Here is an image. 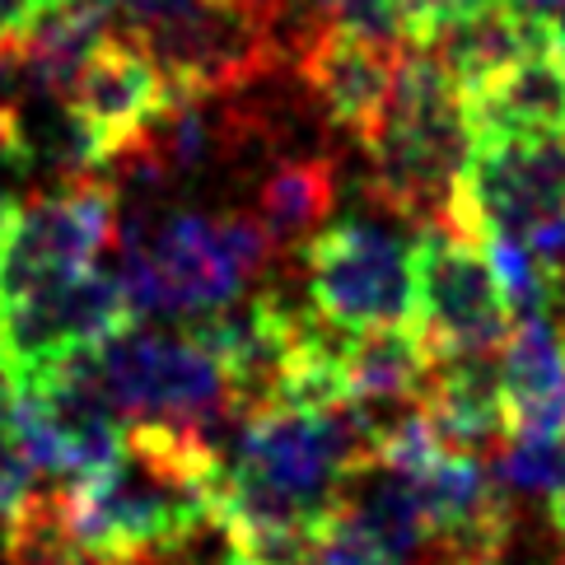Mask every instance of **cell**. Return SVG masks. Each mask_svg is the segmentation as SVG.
Segmentation results:
<instances>
[{"instance_id":"e0dca14e","label":"cell","mask_w":565,"mask_h":565,"mask_svg":"<svg viewBox=\"0 0 565 565\" xmlns=\"http://www.w3.org/2000/svg\"><path fill=\"white\" fill-rule=\"evenodd\" d=\"M108 43V14L89 10H43L19 47L24 62V89L43 98H71L79 75L94 62V52Z\"/></svg>"},{"instance_id":"d4e9b609","label":"cell","mask_w":565,"mask_h":565,"mask_svg":"<svg viewBox=\"0 0 565 565\" xmlns=\"http://www.w3.org/2000/svg\"><path fill=\"white\" fill-rule=\"evenodd\" d=\"M43 10H89V14H117L122 0H43Z\"/></svg>"},{"instance_id":"4316f807","label":"cell","mask_w":565,"mask_h":565,"mask_svg":"<svg viewBox=\"0 0 565 565\" xmlns=\"http://www.w3.org/2000/svg\"><path fill=\"white\" fill-rule=\"evenodd\" d=\"M504 6H514L519 14H533V19H542V24H547V19L565 6V0H504Z\"/></svg>"},{"instance_id":"6da1fadb","label":"cell","mask_w":565,"mask_h":565,"mask_svg":"<svg viewBox=\"0 0 565 565\" xmlns=\"http://www.w3.org/2000/svg\"><path fill=\"white\" fill-rule=\"evenodd\" d=\"M225 449L188 430L127 426L122 462L85 491H66L75 533L108 565H154L215 523Z\"/></svg>"},{"instance_id":"277c9868","label":"cell","mask_w":565,"mask_h":565,"mask_svg":"<svg viewBox=\"0 0 565 565\" xmlns=\"http://www.w3.org/2000/svg\"><path fill=\"white\" fill-rule=\"evenodd\" d=\"M89 365L122 426L188 430L220 449H225V430H238L230 374L192 332L127 328L108 347L89 351Z\"/></svg>"},{"instance_id":"f1b7e54d","label":"cell","mask_w":565,"mask_h":565,"mask_svg":"<svg viewBox=\"0 0 565 565\" xmlns=\"http://www.w3.org/2000/svg\"><path fill=\"white\" fill-rule=\"evenodd\" d=\"M220 565H271V561H253V556H244V552H234V547H230V556L220 561Z\"/></svg>"},{"instance_id":"484cf974","label":"cell","mask_w":565,"mask_h":565,"mask_svg":"<svg viewBox=\"0 0 565 565\" xmlns=\"http://www.w3.org/2000/svg\"><path fill=\"white\" fill-rule=\"evenodd\" d=\"M10 169H19V164H0V230H6V225H10V215L19 211L14 188H10Z\"/></svg>"},{"instance_id":"8fae6325","label":"cell","mask_w":565,"mask_h":565,"mask_svg":"<svg viewBox=\"0 0 565 565\" xmlns=\"http://www.w3.org/2000/svg\"><path fill=\"white\" fill-rule=\"evenodd\" d=\"M504 439H565V332L556 318H519L500 347Z\"/></svg>"},{"instance_id":"603a6c76","label":"cell","mask_w":565,"mask_h":565,"mask_svg":"<svg viewBox=\"0 0 565 565\" xmlns=\"http://www.w3.org/2000/svg\"><path fill=\"white\" fill-rule=\"evenodd\" d=\"M19 94H24V62L19 52H0V113L14 108Z\"/></svg>"},{"instance_id":"4fadbf2b","label":"cell","mask_w":565,"mask_h":565,"mask_svg":"<svg viewBox=\"0 0 565 565\" xmlns=\"http://www.w3.org/2000/svg\"><path fill=\"white\" fill-rule=\"evenodd\" d=\"M435 370L430 347L416 328H383V332H347L337 351V383L347 407L397 412L426 397Z\"/></svg>"},{"instance_id":"5b68a950","label":"cell","mask_w":565,"mask_h":565,"mask_svg":"<svg viewBox=\"0 0 565 565\" xmlns=\"http://www.w3.org/2000/svg\"><path fill=\"white\" fill-rule=\"evenodd\" d=\"M309 309L341 332L416 328V244L370 220H332L305 248Z\"/></svg>"},{"instance_id":"8992f818","label":"cell","mask_w":565,"mask_h":565,"mask_svg":"<svg viewBox=\"0 0 565 565\" xmlns=\"http://www.w3.org/2000/svg\"><path fill=\"white\" fill-rule=\"evenodd\" d=\"M117 188L104 178H71L24 201L0 230V309L52 280L94 271V262L117 248Z\"/></svg>"},{"instance_id":"7402d4cb","label":"cell","mask_w":565,"mask_h":565,"mask_svg":"<svg viewBox=\"0 0 565 565\" xmlns=\"http://www.w3.org/2000/svg\"><path fill=\"white\" fill-rule=\"evenodd\" d=\"M43 14V0H0V52H19Z\"/></svg>"},{"instance_id":"9c48e42d","label":"cell","mask_w":565,"mask_h":565,"mask_svg":"<svg viewBox=\"0 0 565 565\" xmlns=\"http://www.w3.org/2000/svg\"><path fill=\"white\" fill-rule=\"evenodd\" d=\"M402 52L407 47H383L360 33L322 24L295 52V75L305 85V94L318 104V113L341 136H351L360 150H370V140L383 127V113L393 104Z\"/></svg>"},{"instance_id":"ac0fdd59","label":"cell","mask_w":565,"mask_h":565,"mask_svg":"<svg viewBox=\"0 0 565 565\" xmlns=\"http://www.w3.org/2000/svg\"><path fill=\"white\" fill-rule=\"evenodd\" d=\"M6 565H108L85 537L75 533L66 491L47 487L33 491L10 523H6Z\"/></svg>"},{"instance_id":"ba28073f","label":"cell","mask_w":565,"mask_h":565,"mask_svg":"<svg viewBox=\"0 0 565 565\" xmlns=\"http://www.w3.org/2000/svg\"><path fill=\"white\" fill-rule=\"evenodd\" d=\"M514 318L477 238L449 230L416 234V332L435 360L500 351Z\"/></svg>"},{"instance_id":"3957f363","label":"cell","mask_w":565,"mask_h":565,"mask_svg":"<svg viewBox=\"0 0 565 565\" xmlns=\"http://www.w3.org/2000/svg\"><path fill=\"white\" fill-rule=\"evenodd\" d=\"M472 150L477 140L454 79L426 47H407L397 62L393 104L365 150L374 169L370 196L416 230L462 234L458 192L468 178Z\"/></svg>"},{"instance_id":"30bf717a","label":"cell","mask_w":565,"mask_h":565,"mask_svg":"<svg viewBox=\"0 0 565 565\" xmlns=\"http://www.w3.org/2000/svg\"><path fill=\"white\" fill-rule=\"evenodd\" d=\"M66 104L104 140L108 164H113V159L164 113L169 79L136 38L117 29V33H108V43L94 52V62L85 66V75H79V85L71 89Z\"/></svg>"},{"instance_id":"7c38bea8","label":"cell","mask_w":565,"mask_h":565,"mask_svg":"<svg viewBox=\"0 0 565 565\" xmlns=\"http://www.w3.org/2000/svg\"><path fill=\"white\" fill-rule=\"evenodd\" d=\"M547 47H552L547 24L533 14H519L504 0H487L481 10L454 19L449 29H439L426 43V52L444 66V75L454 79V89L462 98H472L510 66L529 62L533 52H547Z\"/></svg>"},{"instance_id":"52a82bcc","label":"cell","mask_w":565,"mask_h":565,"mask_svg":"<svg viewBox=\"0 0 565 565\" xmlns=\"http://www.w3.org/2000/svg\"><path fill=\"white\" fill-rule=\"evenodd\" d=\"M131 299L117 276L79 271L0 309V370L14 388L43 379L66 360L108 347L131 328Z\"/></svg>"},{"instance_id":"44dd1931","label":"cell","mask_w":565,"mask_h":565,"mask_svg":"<svg viewBox=\"0 0 565 565\" xmlns=\"http://www.w3.org/2000/svg\"><path fill=\"white\" fill-rule=\"evenodd\" d=\"M33 481H38V468L29 462V454L19 449L14 426H10L0 435V529L24 510V500L33 495Z\"/></svg>"},{"instance_id":"5bb4252c","label":"cell","mask_w":565,"mask_h":565,"mask_svg":"<svg viewBox=\"0 0 565 565\" xmlns=\"http://www.w3.org/2000/svg\"><path fill=\"white\" fill-rule=\"evenodd\" d=\"M420 407L435 420V430L454 444L487 458L504 439V379L500 351L481 355H449L435 360Z\"/></svg>"},{"instance_id":"d6986e66","label":"cell","mask_w":565,"mask_h":565,"mask_svg":"<svg viewBox=\"0 0 565 565\" xmlns=\"http://www.w3.org/2000/svg\"><path fill=\"white\" fill-rule=\"evenodd\" d=\"M313 10L328 29L360 33V38H370V43H383V47H412L393 0H313Z\"/></svg>"},{"instance_id":"83f0119b","label":"cell","mask_w":565,"mask_h":565,"mask_svg":"<svg viewBox=\"0 0 565 565\" xmlns=\"http://www.w3.org/2000/svg\"><path fill=\"white\" fill-rule=\"evenodd\" d=\"M547 43H552V52H556V62L565 66V6L547 19Z\"/></svg>"},{"instance_id":"9a60e30c","label":"cell","mask_w":565,"mask_h":565,"mask_svg":"<svg viewBox=\"0 0 565 565\" xmlns=\"http://www.w3.org/2000/svg\"><path fill=\"white\" fill-rule=\"evenodd\" d=\"M472 140L500 136H565V66L556 52H533L529 62L510 66L487 89L462 98Z\"/></svg>"},{"instance_id":"f546056e","label":"cell","mask_w":565,"mask_h":565,"mask_svg":"<svg viewBox=\"0 0 565 565\" xmlns=\"http://www.w3.org/2000/svg\"><path fill=\"white\" fill-rule=\"evenodd\" d=\"M561 332H565V328H561Z\"/></svg>"},{"instance_id":"ffe728a7","label":"cell","mask_w":565,"mask_h":565,"mask_svg":"<svg viewBox=\"0 0 565 565\" xmlns=\"http://www.w3.org/2000/svg\"><path fill=\"white\" fill-rule=\"evenodd\" d=\"M487 0H393V10L402 19V29H407V43L412 47H426L439 29H449L454 19L481 10Z\"/></svg>"},{"instance_id":"7a4b0ae2","label":"cell","mask_w":565,"mask_h":565,"mask_svg":"<svg viewBox=\"0 0 565 565\" xmlns=\"http://www.w3.org/2000/svg\"><path fill=\"white\" fill-rule=\"evenodd\" d=\"M122 290L136 313L211 318L244 299L286 253L257 211H164L131 215L117 230Z\"/></svg>"},{"instance_id":"2e32d148","label":"cell","mask_w":565,"mask_h":565,"mask_svg":"<svg viewBox=\"0 0 565 565\" xmlns=\"http://www.w3.org/2000/svg\"><path fill=\"white\" fill-rule=\"evenodd\" d=\"M337 196H341V173L332 154H280L257 183L253 211L271 230L280 253H295L332 225Z\"/></svg>"},{"instance_id":"cb8c5ba5","label":"cell","mask_w":565,"mask_h":565,"mask_svg":"<svg viewBox=\"0 0 565 565\" xmlns=\"http://www.w3.org/2000/svg\"><path fill=\"white\" fill-rule=\"evenodd\" d=\"M0 164H19V169H29V164H24V146H19L14 108L0 113Z\"/></svg>"}]
</instances>
